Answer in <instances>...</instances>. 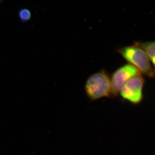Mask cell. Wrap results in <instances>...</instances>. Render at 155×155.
<instances>
[{"label": "cell", "instance_id": "obj_6", "mask_svg": "<svg viewBox=\"0 0 155 155\" xmlns=\"http://www.w3.org/2000/svg\"><path fill=\"white\" fill-rule=\"evenodd\" d=\"M18 16L22 22H27L30 20L31 18V12L28 9L22 8L18 11Z\"/></svg>", "mask_w": 155, "mask_h": 155}, {"label": "cell", "instance_id": "obj_5", "mask_svg": "<svg viewBox=\"0 0 155 155\" xmlns=\"http://www.w3.org/2000/svg\"><path fill=\"white\" fill-rule=\"evenodd\" d=\"M134 44L138 46L144 51L149 58L153 67L155 66V42L147 41L143 42H136Z\"/></svg>", "mask_w": 155, "mask_h": 155}, {"label": "cell", "instance_id": "obj_2", "mask_svg": "<svg viewBox=\"0 0 155 155\" xmlns=\"http://www.w3.org/2000/svg\"><path fill=\"white\" fill-rule=\"evenodd\" d=\"M84 90L87 96L92 101L109 96L111 94L110 78L104 70L95 73L87 78Z\"/></svg>", "mask_w": 155, "mask_h": 155}, {"label": "cell", "instance_id": "obj_1", "mask_svg": "<svg viewBox=\"0 0 155 155\" xmlns=\"http://www.w3.org/2000/svg\"><path fill=\"white\" fill-rule=\"evenodd\" d=\"M118 52L129 64L138 69L141 74L154 77V67L153 68L149 58L141 48L134 44L120 48Z\"/></svg>", "mask_w": 155, "mask_h": 155}, {"label": "cell", "instance_id": "obj_4", "mask_svg": "<svg viewBox=\"0 0 155 155\" xmlns=\"http://www.w3.org/2000/svg\"><path fill=\"white\" fill-rule=\"evenodd\" d=\"M145 80L142 75L131 78L122 87L119 93L124 99L133 104H139L143 99Z\"/></svg>", "mask_w": 155, "mask_h": 155}, {"label": "cell", "instance_id": "obj_3", "mask_svg": "<svg viewBox=\"0 0 155 155\" xmlns=\"http://www.w3.org/2000/svg\"><path fill=\"white\" fill-rule=\"evenodd\" d=\"M142 75L138 69L130 64H125L116 69L112 74L110 79L111 94L116 96L122 87L134 77Z\"/></svg>", "mask_w": 155, "mask_h": 155}]
</instances>
